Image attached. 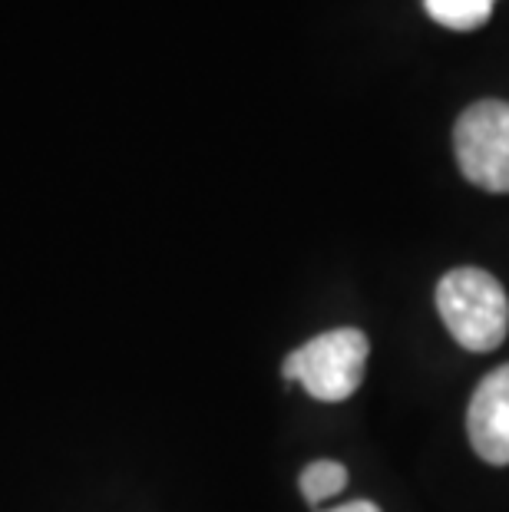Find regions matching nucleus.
Instances as JSON below:
<instances>
[{
	"instance_id": "f257e3e1",
	"label": "nucleus",
	"mask_w": 509,
	"mask_h": 512,
	"mask_svg": "<svg viewBox=\"0 0 509 512\" xmlns=\"http://www.w3.org/2000/svg\"><path fill=\"white\" fill-rule=\"evenodd\" d=\"M437 311L463 351H496L509 334V298L483 268H453L437 285Z\"/></svg>"
},
{
	"instance_id": "f03ea898",
	"label": "nucleus",
	"mask_w": 509,
	"mask_h": 512,
	"mask_svg": "<svg viewBox=\"0 0 509 512\" xmlns=\"http://www.w3.org/2000/svg\"><path fill=\"white\" fill-rule=\"evenodd\" d=\"M371 344L357 328H334L311 337L305 347L285 357V380H298L314 400L341 403L364 380Z\"/></svg>"
},
{
	"instance_id": "7ed1b4c3",
	"label": "nucleus",
	"mask_w": 509,
	"mask_h": 512,
	"mask_svg": "<svg viewBox=\"0 0 509 512\" xmlns=\"http://www.w3.org/2000/svg\"><path fill=\"white\" fill-rule=\"evenodd\" d=\"M453 152L473 185L486 192H509V103L480 100L463 110L453 126Z\"/></svg>"
},
{
	"instance_id": "20e7f679",
	"label": "nucleus",
	"mask_w": 509,
	"mask_h": 512,
	"mask_svg": "<svg viewBox=\"0 0 509 512\" xmlns=\"http://www.w3.org/2000/svg\"><path fill=\"white\" fill-rule=\"evenodd\" d=\"M467 433L480 460L509 466V364L486 374L473 390Z\"/></svg>"
},
{
	"instance_id": "39448f33",
	"label": "nucleus",
	"mask_w": 509,
	"mask_h": 512,
	"mask_svg": "<svg viewBox=\"0 0 509 512\" xmlns=\"http://www.w3.org/2000/svg\"><path fill=\"white\" fill-rule=\"evenodd\" d=\"M493 4L496 0H424V10L440 27L467 34V30L483 27L490 20Z\"/></svg>"
},
{
	"instance_id": "423d86ee",
	"label": "nucleus",
	"mask_w": 509,
	"mask_h": 512,
	"mask_svg": "<svg viewBox=\"0 0 509 512\" xmlns=\"http://www.w3.org/2000/svg\"><path fill=\"white\" fill-rule=\"evenodd\" d=\"M298 483L308 503L318 506L324 499L338 496L341 489L348 486V466H341L338 460H314L311 466H305Z\"/></svg>"
},
{
	"instance_id": "0eeeda50",
	"label": "nucleus",
	"mask_w": 509,
	"mask_h": 512,
	"mask_svg": "<svg viewBox=\"0 0 509 512\" xmlns=\"http://www.w3.org/2000/svg\"><path fill=\"white\" fill-rule=\"evenodd\" d=\"M328 512H381L374 503H367V499H354V503H344V506H334Z\"/></svg>"
}]
</instances>
